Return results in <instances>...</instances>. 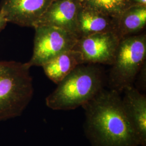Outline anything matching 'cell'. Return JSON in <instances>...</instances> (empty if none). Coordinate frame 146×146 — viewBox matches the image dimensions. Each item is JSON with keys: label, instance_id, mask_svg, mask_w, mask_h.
I'll list each match as a JSON object with an SVG mask.
<instances>
[{"label": "cell", "instance_id": "3", "mask_svg": "<svg viewBox=\"0 0 146 146\" xmlns=\"http://www.w3.org/2000/svg\"><path fill=\"white\" fill-rule=\"evenodd\" d=\"M27 63L0 62V122L22 115L33 98L34 88Z\"/></svg>", "mask_w": 146, "mask_h": 146}, {"label": "cell", "instance_id": "2", "mask_svg": "<svg viewBox=\"0 0 146 146\" xmlns=\"http://www.w3.org/2000/svg\"><path fill=\"white\" fill-rule=\"evenodd\" d=\"M100 68L92 64H81L62 79L46 99L47 107L54 110H70L82 107L104 88Z\"/></svg>", "mask_w": 146, "mask_h": 146}, {"label": "cell", "instance_id": "4", "mask_svg": "<svg viewBox=\"0 0 146 146\" xmlns=\"http://www.w3.org/2000/svg\"><path fill=\"white\" fill-rule=\"evenodd\" d=\"M146 58L145 33L121 38L108 78L110 89L121 94L127 87L133 86Z\"/></svg>", "mask_w": 146, "mask_h": 146}, {"label": "cell", "instance_id": "7", "mask_svg": "<svg viewBox=\"0 0 146 146\" xmlns=\"http://www.w3.org/2000/svg\"><path fill=\"white\" fill-rule=\"evenodd\" d=\"M55 0H1V11L8 22L34 27Z\"/></svg>", "mask_w": 146, "mask_h": 146}, {"label": "cell", "instance_id": "8", "mask_svg": "<svg viewBox=\"0 0 146 146\" xmlns=\"http://www.w3.org/2000/svg\"><path fill=\"white\" fill-rule=\"evenodd\" d=\"M122 98L123 111L140 146H146V96L133 86L127 87Z\"/></svg>", "mask_w": 146, "mask_h": 146}, {"label": "cell", "instance_id": "9", "mask_svg": "<svg viewBox=\"0 0 146 146\" xmlns=\"http://www.w3.org/2000/svg\"><path fill=\"white\" fill-rule=\"evenodd\" d=\"M81 5V0H55L36 26L55 27L77 35V19Z\"/></svg>", "mask_w": 146, "mask_h": 146}, {"label": "cell", "instance_id": "10", "mask_svg": "<svg viewBox=\"0 0 146 146\" xmlns=\"http://www.w3.org/2000/svg\"><path fill=\"white\" fill-rule=\"evenodd\" d=\"M116 22L117 19L81 5L77 19V35L80 38L100 33L115 32Z\"/></svg>", "mask_w": 146, "mask_h": 146}, {"label": "cell", "instance_id": "6", "mask_svg": "<svg viewBox=\"0 0 146 146\" xmlns=\"http://www.w3.org/2000/svg\"><path fill=\"white\" fill-rule=\"evenodd\" d=\"M120 40L114 31L100 33L78 38L73 49L81 54L84 63L111 66Z\"/></svg>", "mask_w": 146, "mask_h": 146}, {"label": "cell", "instance_id": "1", "mask_svg": "<svg viewBox=\"0 0 146 146\" xmlns=\"http://www.w3.org/2000/svg\"><path fill=\"white\" fill-rule=\"evenodd\" d=\"M84 131L92 146H140L117 92L103 89L82 106Z\"/></svg>", "mask_w": 146, "mask_h": 146}, {"label": "cell", "instance_id": "12", "mask_svg": "<svg viewBox=\"0 0 146 146\" xmlns=\"http://www.w3.org/2000/svg\"><path fill=\"white\" fill-rule=\"evenodd\" d=\"M146 25V6L130 7L117 19L115 32L121 39L136 35Z\"/></svg>", "mask_w": 146, "mask_h": 146}, {"label": "cell", "instance_id": "14", "mask_svg": "<svg viewBox=\"0 0 146 146\" xmlns=\"http://www.w3.org/2000/svg\"><path fill=\"white\" fill-rule=\"evenodd\" d=\"M146 68L145 64L143 65L142 68H141L140 72V76L138 80V87L139 88L142 90L146 89Z\"/></svg>", "mask_w": 146, "mask_h": 146}, {"label": "cell", "instance_id": "15", "mask_svg": "<svg viewBox=\"0 0 146 146\" xmlns=\"http://www.w3.org/2000/svg\"><path fill=\"white\" fill-rule=\"evenodd\" d=\"M129 7L133 6H146V0H128Z\"/></svg>", "mask_w": 146, "mask_h": 146}, {"label": "cell", "instance_id": "13", "mask_svg": "<svg viewBox=\"0 0 146 146\" xmlns=\"http://www.w3.org/2000/svg\"><path fill=\"white\" fill-rule=\"evenodd\" d=\"M81 4L115 19L129 8L128 0H81Z\"/></svg>", "mask_w": 146, "mask_h": 146}, {"label": "cell", "instance_id": "5", "mask_svg": "<svg viewBox=\"0 0 146 146\" xmlns=\"http://www.w3.org/2000/svg\"><path fill=\"white\" fill-rule=\"evenodd\" d=\"M33 53L27 63L42 67L62 52L73 49L78 37L73 33L55 27L38 25L34 27Z\"/></svg>", "mask_w": 146, "mask_h": 146}, {"label": "cell", "instance_id": "11", "mask_svg": "<svg viewBox=\"0 0 146 146\" xmlns=\"http://www.w3.org/2000/svg\"><path fill=\"white\" fill-rule=\"evenodd\" d=\"M82 64L85 63L81 54L73 49L60 54L42 67L47 77L58 84L75 68Z\"/></svg>", "mask_w": 146, "mask_h": 146}, {"label": "cell", "instance_id": "16", "mask_svg": "<svg viewBox=\"0 0 146 146\" xmlns=\"http://www.w3.org/2000/svg\"><path fill=\"white\" fill-rule=\"evenodd\" d=\"M7 23L8 21H7L3 13L0 11V32L5 28Z\"/></svg>", "mask_w": 146, "mask_h": 146}]
</instances>
